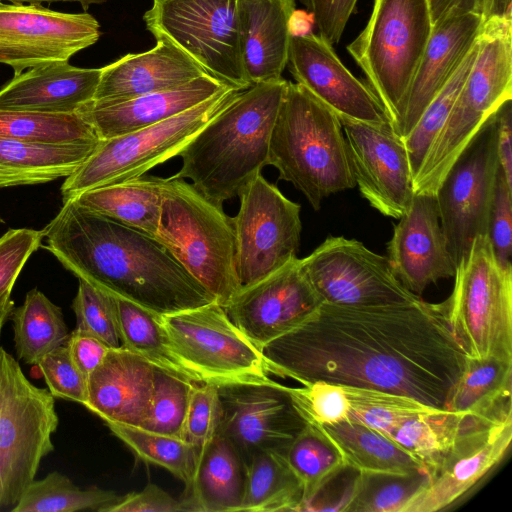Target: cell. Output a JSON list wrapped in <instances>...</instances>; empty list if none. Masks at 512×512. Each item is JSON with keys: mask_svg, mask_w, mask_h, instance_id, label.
Here are the masks:
<instances>
[{"mask_svg": "<svg viewBox=\"0 0 512 512\" xmlns=\"http://www.w3.org/2000/svg\"><path fill=\"white\" fill-rule=\"evenodd\" d=\"M478 48L479 38L446 85L426 107L413 129L402 139L413 179L418 174L433 141L448 118L456 97L473 66Z\"/></svg>", "mask_w": 512, "mask_h": 512, "instance_id": "7bdbcfd3", "label": "cell"}, {"mask_svg": "<svg viewBox=\"0 0 512 512\" xmlns=\"http://www.w3.org/2000/svg\"><path fill=\"white\" fill-rule=\"evenodd\" d=\"M9 319L16 355L28 365H37L46 354L65 345L70 334L62 309L37 288L27 292Z\"/></svg>", "mask_w": 512, "mask_h": 512, "instance_id": "e575fe53", "label": "cell"}, {"mask_svg": "<svg viewBox=\"0 0 512 512\" xmlns=\"http://www.w3.org/2000/svg\"><path fill=\"white\" fill-rule=\"evenodd\" d=\"M301 264L324 303L373 307L421 299L397 278L387 257L355 239L328 237Z\"/></svg>", "mask_w": 512, "mask_h": 512, "instance_id": "9a60e30c", "label": "cell"}, {"mask_svg": "<svg viewBox=\"0 0 512 512\" xmlns=\"http://www.w3.org/2000/svg\"><path fill=\"white\" fill-rule=\"evenodd\" d=\"M488 237L498 263L512 268V188L498 168L489 216Z\"/></svg>", "mask_w": 512, "mask_h": 512, "instance_id": "816d5d0a", "label": "cell"}, {"mask_svg": "<svg viewBox=\"0 0 512 512\" xmlns=\"http://www.w3.org/2000/svg\"><path fill=\"white\" fill-rule=\"evenodd\" d=\"M186 511L181 500L173 498L170 494L155 484H148L139 492H132L120 497L117 502L109 506L105 512H179Z\"/></svg>", "mask_w": 512, "mask_h": 512, "instance_id": "db71d44e", "label": "cell"}, {"mask_svg": "<svg viewBox=\"0 0 512 512\" xmlns=\"http://www.w3.org/2000/svg\"><path fill=\"white\" fill-rule=\"evenodd\" d=\"M43 231L32 228L9 229L0 237V308L12 302L14 284L30 256L43 242Z\"/></svg>", "mask_w": 512, "mask_h": 512, "instance_id": "c3c4849f", "label": "cell"}, {"mask_svg": "<svg viewBox=\"0 0 512 512\" xmlns=\"http://www.w3.org/2000/svg\"><path fill=\"white\" fill-rule=\"evenodd\" d=\"M511 101L506 102L498 112L497 155L499 167L512 188V128Z\"/></svg>", "mask_w": 512, "mask_h": 512, "instance_id": "9f6ffc18", "label": "cell"}, {"mask_svg": "<svg viewBox=\"0 0 512 512\" xmlns=\"http://www.w3.org/2000/svg\"><path fill=\"white\" fill-rule=\"evenodd\" d=\"M269 374L403 394L445 409L467 354L441 303H322L262 349Z\"/></svg>", "mask_w": 512, "mask_h": 512, "instance_id": "6da1fadb", "label": "cell"}, {"mask_svg": "<svg viewBox=\"0 0 512 512\" xmlns=\"http://www.w3.org/2000/svg\"><path fill=\"white\" fill-rule=\"evenodd\" d=\"M512 23L482 25L473 66L446 122L413 179L414 193L435 196L449 169L512 99Z\"/></svg>", "mask_w": 512, "mask_h": 512, "instance_id": "8992f818", "label": "cell"}, {"mask_svg": "<svg viewBox=\"0 0 512 512\" xmlns=\"http://www.w3.org/2000/svg\"><path fill=\"white\" fill-rule=\"evenodd\" d=\"M154 366L123 347L110 348L88 376L83 405L105 424L140 428L151 403Z\"/></svg>", "mask_w": 512, "mask_h": 512, "instance_id": "cb8c5ba5", "label": "cell"}, {"mask_svg": "<svg viewBox=\"0 0 512 512\" xmlns=\"http://www.w3.org/2000/svg\"><path fill=\"white\" fill-rule=\"evenodd\" d=\"M512 441V414L466 431L402 512L445 510L474 488L506 455Z\"/></svg>", "mask_w": 512, "mask_h": 512, "instance_id": "44dd1931", "label": "cell"}, {"mask_svg": "<svg viewBox=\"0 0 512 512\" xmlns=\"http://www.w3.org/2000/svg\"><path fill=\"white\" fill-rule=\"evenodd\" d=\"M48 390L55 398L84 405L87 400V378L72 361L68 348L62 345L46 354L37 364Z\"/></svg>", "mask_w": 512, "mask_h": 512, "instance_id": "f907efd6", "label": "cell"}, {"mask_svg": "<svg viewBox=\"0 0 512 512\" xmlns=\"http://www.w3.org/2000/svg\"><path fill=\"white\" fill-rule=\"evenodd\" d=\"M120 498L114 491L97 487L81 489L66 475L53 471L34 480L11 512H105Z\"/></svg>", "mask_w": 512, "mask_h": 512, "instance_id": "ab89813d", "label": "cell"}, {"mask_svg": "<svg viewBox=\"0 0 512 512\" xmlns=\"http://www.w3.org/2000/svg\"><path fill=\"white\" fill-rule=\"evenodd\" d=\"M512 0H485L483 25L512 23Z\"/></svg>", "mask_w": 512, "mask_h": 512, "instance_id": "680465c9", "label": "cell"}, {"mask_svg": "<svg viewBox=\"0 0 512 512\" xmlns=\"http://www.w3.org/2000/svg\"><path fill=\"white\" fill-rule=\"evenodd\" d=\"M268 165L316 211L328 196L356 186L340 120L298 83L288 81L270 135Z\"/></svg>", "mask_w": 512, "mask_h": 512, "instance_id": "277c9868", "label": "cell"}, {"mask_svg": "<svg viewBox=\"0 0 512 512\" xmlns=\"http://www.w3.org/2000/svg\"><path fill=\"white\" fill-rule=\"evenodd\" d=\"M303 489L301 508L340 472L346 469L344 459L320 426L306 423L284 455Z\"/></svg>", "mask_w": 512, "mask_h": 512, "instance_id": "74e56055", "label": "cell"}, {"mask_svg": "<svg viewBox=\"0 0 512 512\" xmlns=\"http://www.w3.org/2000/svg\"><path fill=\"white\" fill-rule=\"evenodd\" d=\"M115 299L123 348L155 367L193 382L203 383L175 351L160 317L125 299Z\"/></svg>", "mask_w": 512, "mask_h": 512, "instance_id": "d590c367", "label": "cell"}, {"mask_svg": "<svg viewBox=\"0 0 512 512\" xmlns=\"http://www.w3.org/2000/svg\"><path fill=\"white\" fill-rule=\"evenodd\" d=\"M240 207L232 217L236 270L241 288L269 276L297 258L301 206L285 197L262 174L238 194Z\"/></svg>", "mask_w": 512, "mask_h": 512, "instance_id": "4fadbf2b", "label": "cell"}, {"mask_svg": "<svg viewBox=\"0 0 512 512\" xmlns=\"http://www.w3.org/2000/svg\"><path fill=\"white\" fill-rule=\"evenodd\" d=\"M441 303L447 321L472 358L512 359V268L497 261L488 235H478Z\"/></svg>", "mask_w": 512, "mask_h": 512, "instance_id": "ba28073f", "label": "cell"}, {"mask_svg": "<svg viewBox=\"0 0 512 512\" xmlns=\"http://www.w3.org/2000/svg\"><path fill=\"white\" fill-rule=\"evenodd\" d=\"M99 38L100 24L89 13L0 1V64L10 66L14 75L45 63L68 61Z\"/></svg>", "mask_w": 512, "mask_h": 512, "instance_id": "2e32d148", "label": "cell"}, {"mask_svg": "<svg viewBox=\"0 0 512 512\" xmlns=\"http://www.w3.org/2000/svg\"><path fill=\"white\" fill-rule=\"evenodd\" d=\"M42 231L44 248L78 279L158 317L216 301L157 239L74 199Z\"/></svg>", "mask_w": 512, "mask_h": 512, "instance_id": "7a4b0ae2", "label": "cell"}, {"mask_svg": "<svg viewBox=\"0 0 512 512\" xmlns=\"http://www.w3.org/2000/svg\"><path fill=\"white\" fill-rule=\"evenodd\" d=\"M165 178L146 176L87 190L74 199L82 207L155 238Z\"/></svg>", "mask_w": 512, "mask_h": 512, "instance_id": "4dcf8cb0", "label": "cell"}, {"mask_svg": "<svg viewBox=\"0 0 512 512\" xmlns=\"http://www.w3.org/2000/svg\"><path fill=\"white\" fill-rule=\"evenodd\" d=\"M239 92L226 88L159 123L100 140L89 157L65 178L61 185L63 201L90 189L141 177L152 168L179 156L199 131Z\"/></svg>", "mask_w": 512, "mask_h": 512, "instance_id": "9c48e42d", "label": "cell"}, {"mask_svg": "<svg viewBox=\"0 0 512 512\" xmlns=\"http://www.w3.org/2000/svg\"><path fill=\"white\" fill-rule=\"evenodd\" d=\"M341 124L360 193L378 212L399 219L408 210L415 194L410 162L402 140L390 125Z\"/></svg>", "mask_w": 512, "mask_h": 512, "instance_id": "ffe728a7", "label": "cell"}, {"mask_svg": "<svg viewBox=\"0 0 512 512\" xmlns=\"http://www.w3.org/2000/svg\"><path fill=\"white\" fill-rule=\"evenodd\" d=\"M155 239L221 306L241 289L232 217L192 183L165 178Z\"/></svg>", "mask_w": 512, "mask_h": 512, "instance_id": "5b68a950", "label": "cell"}, {"mask_svg": "<svg viewBox=\"0 0 512 512\" xmlns=\"http://www.w3.org/2000/svg\"><path fill=\"white\" fill-rule=\"evenodd\" d=\"M207 75L191 58L165 39L148 51L129 53L101 68L93 100L122 101L176 88Z\"/></svg>", "mask_w": 512, "mask_h": 512, "instance_id": "4316f807", "label": "cell"}, {"mask_svg": "<svg viewBox=\"0 0 512 512\" xmlns=\"http://www.w3.org/2000/svg\"><path fill=\"white\" fill-rule=\"evenodd\" d=\"M322 303L297 257L241 288L224 309L243 334L262 349L302 323Z\"/></svg>", "mask_w": 512, "mask_h": 512, "instance_id": "ac0fdd59", "label": "cell"}, {"mask_svg": "<svg viewBox=\"0 0 512 512\" xmlns=\"http://www.w3.org/2000/svg\"><path fill=\"white\" fill-rule=\"evenodd\" d=\"M0 138L34 144L98 143L94 129L76 113L0 109Z\"/></svg>", "mask_w": 512, "mask_h": 512, "instance_id": "f35d334b", "label": "cell"}, {"mask_svg": "<svg viewBox=\"0 0 512 512\" xmlns=\"http://www.w3.org/2000/svg\"><path fill=\"white\" fill-rule=\"evenodd\" d=\"M219 435L235 447L243 463L260 452H285L306 422L286 392V385L234 383L217 386Z\"/></svg>", "mask_w": 512, "mask_h": 512, "instance_id": "e0dca14e", "label": "cell"}, {"mask_svg": "<svg viewBox=\"0 0 512 512\" xmlns=\"http://www.w3.org/2000/svg\"><path fill=\"white\" fill-rule=\"evenodd\" d=\"M179 357L203 383H267V365L217 301L160 317Z\"/></svg>", "mask_w": 512, "mask_h": 512, "instance_id": "7c38bea8", "label": "cell"}, {"mask_svg": "<svg viewBox=\"0 0 512 512\" xmlns=\"http://www.w3.org/2000/svg\"><path fill=\"white\" fill-rule=\"evenodd\" d=\"M286 392L306 423L327 426L350 417V403L342 385L318 380L301 387L286 386Z\"/></svg>", "mask_w": 512, "mask_h": 512, "instance_id": "7dc6e473", "label": "cell"}, {"mask_svg": "<svg viewBox=\"0 0 512 512\" xmlns=\"http://www.w3.org/2000/svg\"><path fill=\"white\" fill-rule=\"evenodd\" d=\"M295 10L296 0H239L241 51L251 85L282 78Z\"/></svg>", "mask_w": 512, "mask_h": 512, "instance_id": "83f0119b", "label": "cell"}, {"mask_svg": "<svg viewBox=\"0 0 512 512\" xmlns=\"http://www.w3.org/2000/svg\"><path fill=\"white\" fill-rule=\"evenodd\" d=\"M239 0H152L146 29L191 58L207 75L245 90L251 86L243 63Z\"/></svg>", "mask_w": 512, "mask_h": 512, "instance_id": "8fae6325", "label": "cell"}, {"mask_svg": "<svg viewBox=\"0 0 512 512\" xmlns=\"http://www.w3.org/2000/svg\"><path fill=\"white\" fill-rule=\"evenodd\" d=\"M388 260L402 284L416 295L454 276L456 267L441 227L435 196L415 193L387 243Z\"/></svg>", "mask_w": 512, "mask_h": 512, "instance_id": "7402d4cb", "label": "cell"}, {"mask_svg": "<svg viewBox=\"0 0 512 512\" xmlns=\"http://www.w3.org/2000/svg\"><path fill=\"white\" fill-rule=\"evenodd\" d=\"M244 465L246 482L240 511H298L302 485L283 454L260 452Z\"/></svg>", "mask_w": 512, "mask_h": 512, "instance_id": "8d00e7d4", "label": "cell"}, {"mask_svg": "<svg viewBox=\"0 0 512 512\" xmlns=\"http://www.w3.org/2000/svg\"><path fill=\"white\" fill-rule=\"evenodd\" d=\"M356 473L345 512H402L428 481L424 471L404 475Z\"/></svg>", "mask_w": 512, "mask_h": 512, "instance_id": "b9f144b4", "label": "cell"}, {"mask_svg": "<svg viewBox=\"0 0 512 512\" xmlns=\"http://www.w3.org/2000/svg\"><path fill=\"white\" fill-rule=\"evenodd\" d=\"M8 1L9 3H21V4H34L41 5L42 3H53V2H76L81 5L84 10H87L91 5L102 4L107 0H0Z\"/></svg>", "mask_w": 512, "mask_h": 512, "instance_id": "91938a15", "label": "cell"}, {"mask_svg": "<svg viewBox=\"0 0 512 512\" xmlns=\"http://www.w3.org/2000/svg\"><path fill=\"white\" fill-rule=\"evenodd\" d=\"M287 84L281 78L240 91L179 154L182 166L172 177L190 179L218 205L238 196L268 165L270 135Z\"/></svg>", "mask_w": 512, "mask_h": 512, "instance_id": "3957f363", "label": "cell"}, {"mask_svg": "<svg viewBox=\"0 0 512 512\" xmlns=\"http://www.w3.org/2000/svg\"><path fill=\"white\" fill-rule=\"evenodd\" d=\"M511 379L512 359L468 356L450 391L445 409L492 418L512 414Z\"/></svg>", "mask_w": 512, "mask_h": 512, "instance_id": "1f68e13d", "label": "cell"}, {"mask_svg": "<svg viewBox=\"0 0 512 512\" xmlns=\"http://www.w3.org/2000/svg\"><path fill=\"white\" fill-rule=\"evenodd\" d=\"M219 420L220 401L217 386L196 383L190 395L183 440L201 450L216 435Z\"/></svg>", "mask_w": 512, "mask_h": 512, "instance_id": "681fc988", "label": "cell"}, {"mask_svg": "<svg viewBox=\"0 0 512 512\" xmlns=\"http://www.w3.org/2000/svg\"><path fill=\"white\" fill-rule=\"evenodd\" d=\"M287 66L296 83L341 123L389 125L386 112L370 87L345 67L332 45L318 34L292 35Z\"/></svg>", "mask_w": 512, "mask_h": 512, "instance_id": "d6986e66", "label": "cell"}, {"mask_svg": "<svg viewBox=\"0 0 512 512\" xmlns=\"http://www.w3.org/2000/svg\"><path fill=\"white\" fill-rule=\"evenodd\" d=\"M349 403L350 419L358 421L391 439L406 421L441 410L412 397L378 389L343 386Z\"/></svg>", "mask_w": 512, "mask_h": 512, "instance_id": "60d3db41", "label": "cell"}, {"mask_svg": "<svg viewBox=\"0 0 512 512\" xmlns=\"http://www.w3.org/2000/svg\"><path fill=\"white\" fill-rule=\"evenodd\" d=\"M503 417L492 418L441 409L406 421L391 439L405 449L429 476L466 431L483 422Z\"/></svg>", "mask_w": 512, "mask_h": 512, "instance_id": "836d02e7", "label": "cell"}, {"mask_svg": "<svg viewBox=\"0 0 512 512\" xmlns=\"http://www.w3.org/2000/svg\"><path fill=\"white\" fill-rule=\"evenodd\" d=\"M245 465L232 443L216 434L201 450L191 484L182 501L188 512L240 511Z\"/></svg>", "mask_w": 512, "mask_h": 512, "instance_id": "f1b7e54d", "label": "cell"}, {"mask_svg": "<svg viewBox=\"0 0 512 512\" xmlns=\"http://www.w3.org/2000/svg\"><path fill=\"white\" fill-rule=\"evenodd\" d=\"M358 0H301L313 17L319 36L330 45L337 44Z\"/></svg>", "mask_w": 512, "mask_h": 512, "instance_id": "f5cc1de1", "label": "cell"}, {"mask_svg": "<svg viewBox=\"0 0 512 512\" xmlns=\"http://www.w3.org/2000/svg\"><path fill=\"white\" fill-rule=\"evenodd\" d=\"M0 223H3V220H2V218H1V217H0Z\"/></svg>", "mask_w": 512, "mask_h": 512, "instance_id": "6125c7cd", "label": "cell"}, {"mask_svg": "<svg viewBox=\"0 0 512 512\" xmlns=\"http://www.w3.org/2000/svg\"><path fill=\"white\" fill-rule=\"evenodd\" d=\"M98 143L51 145L0 138V188L66 178L89 157Z\"/></svg>", "mask_w": 512, "mask_h": 512, "instance_id": "f546056e", "label": "cell"}, {"mask_svg": "<svg viewBox=\"0 0 512 512\" xmlns=\"http://www.w3.org/2000/svg\"><path fill=\"white\" fill-rule=\"evenodd\" d=\"M432 23L450 14H477L482 16L485 0H428Z\"/></svg>", "mask_w": 512, "mask_h": 512, "instance_id": "6f0895ef", "label": "cell"}, {"mask_svg": "<svg viewBox=\"0 0 512 512\" xmlns=\"http://www.w3.org/2000/svg\"><path fill=\"white\" fill-rule=\"evenodd\" d=\"M13 308H14L13 301L11 303H9L8 305H6L5 307L0 308V337H1L2 329L5 325V323L7 322V320L9 319Z\"/></svg>", "mask_w": 512, "mask_h": 512, "instance_id": "94428289", "label": "cell"}, {"mask_svg": "<svg viewBox=\"0 0 512 512\" xmlns=\"http://www.w3.org/2000/svg\"><path fill=\"white\" fill-rule=\"evenodd\" d=\"M139 458L167 469L185 485L192 482L200 450L186 441L141 428L106 424Z\"/></svg>", "mask_w": 512, "mask_h": 512, "instance_id": "ee69618b", "label": "cell"}, {"mask_svg": "<svg viewBox=\"0 0 512 512\" xmlns=\"http://www.w3.org/2000/svg\"><path fill=\"white\" fill-rule=\"evenodd\" d=\"M78 280L71 306L76 316L74 330L93 335L110 348L122 347L115 297L83 279Z\"/></svg>", "mask_w": 512, "mask_h": 512, "instance_id": "bcb514c9", "label": "cell"}, {"mask_svg": "<svg viewBox=\"0 0 512 512\" xmlns=\"http://www.w3.org/2000/svg\"><path fill=\"white\" fill-rule=\"evenodd\" d=\"M101 68H79L54 61L29 68L0 89V109L76 113L94 99Z\"/></svg>", "mask_w": 512, "mask_h": 512, "instance_id": "484cf974", "label": "cell"}, {"mask_svg": "<svg viewBox=\"0 0 512 512\" xmlns=\"http://www.w3.org/2000/svg\"><path fill=\"white\" fill-rule=\"evenodd\" d=\"M58 425L55 397L0 346V510L13 508L35 480Z\"/></svg>", "mask_w": 512, "mask_h": 512, "instance_id": "30bf717a", "label": "cell"}, {"mask_svg": "<svg viewBox=\"0 0 512 512\" xmlns=\"http://www.w3.org/2000/svg\"><path fill=\"white\" fill-rule=\"evenodd\" d=\"M498 112L461 153L435 194L441 227L455 267L469 253L475 237L488 235L499 168Z\"/></svg>", "mask_w": 512, "mask_h": 512, "instance_id": "5bb4252c", "label": "cell"}, {"mask_svg": "<svg viewBox=\"0 0 512 512\" xmlns=\"http://www.w3.org/2000/svg\"><path fill=\"white\" fill-rule=\"evenodd\" d=\"M340 451L347 468L359 473L410 474L423 471L400 445L353 419L320 426Z\"/></svg>", "mask_w": 512, "mask_h": 512, "instance_id": "d6a6232c", "label": "cell"}, {"mask_svg": "<svg viewBox=\"0 0 512 512\" xmlns=\"http://www.w3.org/2000/svg\"><path fill=\"white\" fill-rule=\"evenodd\" d=\"M432 28L428 0H374L367 25L347 46L393 132Z\"/></svg>", "mask_w": 512, "mask_h": 512, "instance_id": "52a82bcc", "label": "cell"}, {"mask_svg": "<svg viewBox=\"0 0 512 512\" xmlns=\"http://www.w3.org/2000/svg\"><path fill=\"white\" fill-rule=\"evenodd\" d=\"M79 371L88 376L100 365L110 347L97 337L73 330L65 344Z\"/></svg>", "mask_w": 512, "mask_h": 512, "instance_id": "11a10c76", "label": "cell"}, {"mask_svg": "<svg viewBox=\"0 0 512 512\" xmlns=\"http://www.w3.org/2000/svg\"><path fill=\"white\" fill-rule=\"evenodd\" d=\"M195 384L154 366L150 408L140 428L183 440L190 395Z\"/></svg>", "mask_w": 512, "mask_h": 512, "instance_id": "f6af8a7d", "label": "cell"}, {"mask_svg": "<svg viewBox=\"0 0 512 512\" xmlns=\"http://www.w3.org/2000/svg\"><path fill=\"white\" fill-rule=\"evenodd\" d=\"M226 88L231 87L203 75L176 88L131 99L91 100L83 104L77 113L94 129L100 140H107L173 117Z\"/></svg>", "mask_w": 512, "mask_h": 512, "instance_id": "d4e9b609", "label": "cell"}, {"mask_svg": "<svg viewBox=\"0 0 512 512\" xmlns=\"http://www.w3.org/2000/svg\"><path fill=\"white\" fill-rule=\"evenodd\" d=\"M482 16L450 14L435 24L407 93L395 134L402 140L479 38Z\"/></svg>", "mask_w": 512, "mask_h": 512, "instance_id": "603a6c76", "label": "cell"}]
</instances>
